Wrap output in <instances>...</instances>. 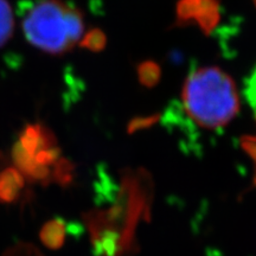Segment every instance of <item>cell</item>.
<instances>
[{"label": "cell", "instance_id": "cell-1", "mask_svg": "<svg viewBox=\"0 0 256 256\" xmlns=\"http://www.w3.org/2000/svg\"><path fill=\"white\" fill-rule=\"evenodd\" d=\"M188 114L204 128L226 126L238 114L240 102L232 78L215 66L192 72L183 89Z\"/></svg>", "mask_w": 256, "mask_h": 256}, {"label": "cell", "instance_id": "cell-2", "mask_svg": "<svg viewBox=\"0 0 256 256\" xmlns=\"http://www.w3.org/2000/svg\"><path fill=\"white\" fill-rule=\"evenodd\" d=\"M22 28L32 46L63 55L81 40L84 23L81 12L62 0H37L28 8Z\"/></svg>", "mask_w": 256, "mask_h": 256}, {"label": "cell", "instance_id": "cell-5", "mask_svg": "<svg viewBox=\"0 0 256 256\" xmlns=\"http://www.w3.org/2000/svg\"><path fill=\"white\" fill-rule=\"evenodd\" d=\"M249 96L254 102H256V72L254 78H252L250 86H249Z\"/></svg>", "mask_w": 256, "mask_h": 256}, {"label": "cell", "instance_id": "cell-4", "mask_svg": "<svg viewBox=\"0 0 256 256\" xmlns=\"http://www.w3.org/2000/svg\"><path fill=\"white\" fill-rule=\"evenodd\" d=\"M81 46L92 51H98L104 46V34L100 30H92L81 42Z\"/></svg>", "mask_w": 256, "mask_h": 256}, {"label": "cell", "instance_id": "cell-3", "mask_svg": "<svg viewBox=\"0 0 256 256\" xmlns=\"http://www.w3.org/2000/svg\"><path fill=\"white\" fill-rule=\"evenodd\" d=\"M14 17L8 0H0V48L4 46L14 36Z\"/></svg>", "mask_w": 256, "mask_h": 256}]
</instances>
